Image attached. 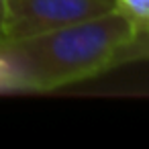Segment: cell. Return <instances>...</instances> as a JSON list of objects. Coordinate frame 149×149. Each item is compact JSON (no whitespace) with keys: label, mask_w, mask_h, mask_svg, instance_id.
<instances>
[{"label":"cell","mask_w":149,"mask_h":149,"mask_svg":"<svg viewBox=\"0 0 149 149\" xmlns=\"http://www.w3.org/2000/svg\"><path fill=\"white\" fill-rule=\"evenodd\" d=\"M2 2H4V0H0V4H2Z\"/></svg>","instance_id":"6"},{"label":"cell","mask_w":149,"mask_h":149,"mask_svg":"<svg viewBox=\"0 0 149 149\" xmlns=\"http://www.w3.org/2000/svg\"><path fill=\"white\" fill-rule=\"evenodd\" d=\"M2 29H4V4H0V39H2Z\"/></svg>","instance_id":"5"},{"label":"cell","mask_w":149,"mask_h":149,"mask_svg":"<svg viewBox=\"0 0 149 149\" xmlns=\"http://www.w3.org/2000/svg\"><path fill=\"white\" fill-rule=\"evenodd\" d=\"M135 35L133 21L118 8L23 39H0L10 90H55L114 65L118 49Z\"/></svg>","instance_id":"1"},{"label":"cell","mask_w":149,"mask_h":149,"mask_svg":"<svg viewBox=\"0 0 149 149\" xmlns=\"http://www.w3.org/2000/svg\"><path fill=\"white\" fill-rule=\"evenodd\" d=\"M141 59H149V29H135V35L131 37V41L118 49L112 68L129 61H141Z\"/></svg>","instance_id":"3"},{"label":"cell","mask_w":149,"mask_h":149,"mask_svg":"<svg viewBox=\"0 0 149 149\" xmlns=\"http://www.w3.org/2000/svg\"><path fill=\"white\" fill-rule=\"evenodd\" d=\"M116 8L133 21L135 29H149V0H116Z\"/></svg>","instance_id":"4"},{"label":"cell","mask_w":149,"mask_h":149,"mask_svg":"<svg viewBox=\"0 0 149 149\" xmlns=\"http://www.w3.org/2000/svg\"><path fill=\"white\" fill-rule=\"evenodd\" d=\"M2 39H23L116 8V0H4Z\"/></svg>","instance_id":"2"}]
</instances>
